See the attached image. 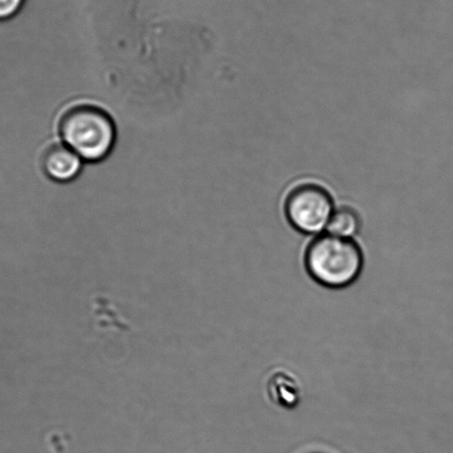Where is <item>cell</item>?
Returning <instances> with one entry per match:
<instances>
[{"mask_svg":"<svg viewBox=\"0 0 453 453\" xmlns=\"http://www.w3.org/2000/svg\"><path fill=\"white\" fill-rule=\"evenodd\" d=\"M61 135L65 145L82 160L104 159L116 140V129L107 113L99 109L83 107L73 110L63 119Z\"/></svg>","mask_w":453,"mask_h":453,"instance_id":"obj_2","label":"cell"},{"mask_svg":"<svg viewBox=\"0 0 453 453\" xmlns=\"http://www.w3.org/2000/svg\"><path fill=\"white\" fill-rule=\"evenodd\" d=\"M266 391L268 398L276 406L294 409L301 403L302 389L292 373L277 372L268 378Z\"/></svg>","mask_w":453,"mask_h":453,"instance_id":"obj_5","label":"cell"},{"mask_svg":"<svg viewBox=\"0 0 453 453\" xmlns=\"http://www.w3.org/2000/svg\"><path fill=\"white\" fill-rule=\"evenodd\" d=\"M365 257L355 240L331 234L316 236L305 252V267L311 279L324 288L342 289L362 275Z\"/></svg>","mask_w":453,"mask_h":453,"instance_id":"obj_1","label":"cell"},{"mask_svg":"<svg viewBox=\"0 0 453 453\" xmlns=\"http://www.w3.org/2000/svg\"><path fill=\"white\" fill-rule=\"evenodd\" d=\"M25 0H0V21L15 17L23 7Z\"/></svg>","mask_w":453,"mask_h":453,"instance_id":"obj_7","label":"cell"},{"mask_svg":"<svg viewBox=\"0 0 453 453\" xmlns=\"http://www.w3.org/2000/svg\"><path fill=\"white\" fill-rule=\"evenodd\" d=\"M81 157L67 145L51 149L43 161L46 173L58 182L72 181L81 173Z\"/></svg>","mask_w":453,"mask_h":453,"instance_id":"obj_4","label":"cell"},{"mask_svg":"<svg viewBox=\"0 0 453 453\" xmlns=\"http://www.w3.org/2000/svg\"><path fill=\"white\" fill-rule=\"evenodd\" d=\"M334 211L335 202L331 193L319 184H299L285 197V218L290 226L302 234H324Z\"/></svg>","mask_w":453,"mask_h":453,"instance_id":"obj_3","label":"cell"},{"mask_svg":"<svg viewBox=\"0 0 453 453\" xmlns=\"http://www.w3.org/2000/svg\"><path fill=\"white\" fill-rule=\"evenodd\" d=\"M360 230H362V219L358 212L345 205L334 211L326 232L341 239L355 240Z\"/></svg>","mask_w":453,"mask_h":453,"instance_id":"obj_6","label":"cell"}]
</instances>
